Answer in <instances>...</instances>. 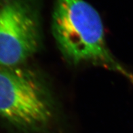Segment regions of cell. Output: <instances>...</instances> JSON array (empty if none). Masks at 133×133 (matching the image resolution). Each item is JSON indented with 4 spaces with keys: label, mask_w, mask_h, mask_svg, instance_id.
<instances>
[{
    "label": "cell",
    "mask_w": 133,
    "mask_h": 133,
    "mask_svg": "<svg viewBox=\"0 0 133 133\" xmlns=\"http://www.w3.org/2000/svg\"><path fill=\"white\" fill-rule=\"evenodd\" d=\"M52 30L65 58L75 65L91 63L124 75L133 84V74L111 52L103 24L96 9L85 0H56Z\"/></svg>",
    "instance_id": "6da1fadb"
},
{
    "label": "cell",
    "mask_w": 133,
    "mask_h": 133,
    "mask_svg": "<svg viewBox=\"0 0 133 133\" xmlns=\"http://www.w3.org/2000/svg\"><path fill=\"white\" fill-rule=\"evenodd\" d=\"M54 109L45 84L23 65L0 66V116L26 130L46 127Z\"/></svg>",
    "instance_id": "7a4b0ae2"
},
{
    "label": "cell",
    "mask_w": 133,
    "mask_h": 133,
    "mask_svg": "<svg viewBox=\"0 0 133 133\" xmlns=\"http://www.w3.org/2000/svg\"><path fill=\"white\" fill-rule=\"evenodd\" d=\"M38 16L31 0H0V66H17L40 46Z\"/></svg>",
    "instance_id": "3957f363"
}]
</instances>
